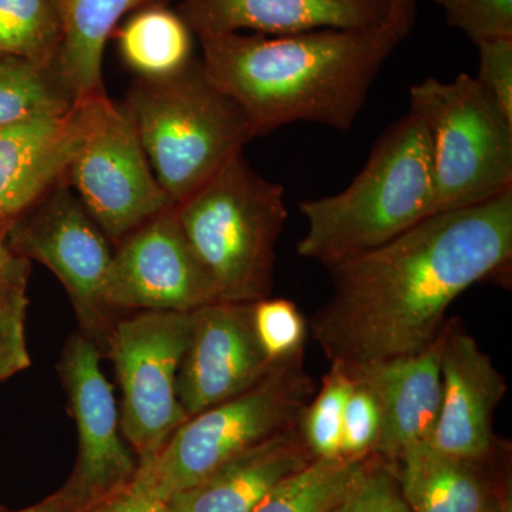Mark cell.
<instances>
[{"instance_id":"obj_1","label":"cell","mask_w":512,"mask_h":512,"mask_svg":"<svg viewBox=\"0 0 512 512\" xmlns=\"http://www.w3.org/2000/svg\"><path fill=\"white\" fill-rule=\"evenodd\" d=\"M512 188L439 212L386 244L329 266L332 293L308 329L330 365L355 367L429 348L447 311L478 282L507 278Z\"/></svg>"},{"instance_id":"obj_2","label":"cell","mask_w":512,"mask_h":512,"mask_svg":"<svg viewBox=\"0 0 512 512\" xmlns=\"http://www.w3.org/2000/svg\"><path fill=\"white\" fill-rule=\"evenodd\" d=\"M198 40L202 69L241 107L256 137L293 123L349 130L402 43L389 25L285 36L221 33Z\"/></svg>"},{"instance_id":"obj_3","label":"cell","mask_w":512,"mask_h":512,"mask_svg":"<svg viewBox=\"0 0 512 512\" xmlns=\"http://www.w3.org/2000/svg\"><path fill=\"white\" fill-rule=\"evenodd\" d=\"M299 210L308 229L296 251L326 268L436 214L430 138L419 117L409 111L390 124L348 188L303 201Z\"/></svg>"},{"instance_id":"obj_4","label":"cell","mask_w":512,"mask_h":512,"mask_svg":"<svg viewBox=\"0 0 512 512\" xmlns=\"http://www.w3.org/2000/svg\"><path fill=\"white\" fill-rule=\"evenodd\" d=\"M218 302L254 303L274 288L276 245L288 220L285 191L245 160H228L175 205Z\"/></svg>"},{"instance_id":"obj_5","label":"cell","mask_w":512,"mask_h":512,"mask_svg":"<svg viewBox=\"0 0 512 512\" xmlns=\"http://www.w3.org/2000/svg\"><path fill=\"white\" fill-rule=\"evenodd\" d=\"M174 205L256 138L241 107L208 79L200 57L164 79H134L120 103Z\"/></svg>"},{"instance_id":"obj_6","label":"cell","mask_w":512,"mask_h":512,"mask_svg":"<svg viewBox=\"0 0 512 512\" xmlns=\"http://www.w3.org/2000/svg\"><path fill=\"white\" fill-rule=\"evenodd\" d=\"M315 392L303 356L278 363L251 389L185 421L136 478L168 501L232 458L298 429Z\"/></svg>"},{"instance_id":"obj_7","label":"cell","mask_w":512,"mask_h":512,"mask_svg":"<svg viewBox=\"0 0 512 512\" xmlns=\"http://www.w3.org/2000/svg\"><path fill=\"white\" fill-rule=\"evenodd\" d=\"M409 94L410 111L429 133L436 214L512 188V119L476 77H426Z\"/></svg>"},{"instance_id":"obj_8","label":"cell","mask_w":512,"mask_h":512,"mask_svg":"<svg viewBox=\"0 0 512 512\" xmlns=\"http://www.w3.org/2000/svg\"><path fill=\"white\" fill-rule=\"evenodd\" d=\"M5 239L13 255L40 262L56 275L72 301L80 333L107 355L117 316L104 298V284L114 252L66 180L10 222Z\"/></svg>"},{"instance_id":"obj_9","label":"cell","mask_w":512,"mask_h":512,"mask_svg":"<svg viewBox=\"0 0 512 512\" xmlns=\"http://www.w3.org/2000/svg\"><path fill=\"white\" fill-rule=\"evenodd\" d=\"M80 101L82 140L64 180L106 237L119 244L174 202L158 183L120 104L107 94Z\"/></svg>"},{"instance_id":"obj_10","label":"cell","mask_w":512,"mask_h":512,"mask_svg":"<svg viewBox=\"0 0 512 512\" xmlns=\"http://www.w3.org/2000/svg\"><path fill=\"white\" fill-rule=\"evenodd\" d=\"M192 312L141 311L117 319L107 356L123 393L120 426L138 466L150 463L188 420L177 376L190 342Z\"/></svg>"},{"instance_id":"obj_11","label":"cell","mask_w":512,"mask_h":512,"mask_svg":"<svg viewBox=\"0 0 512 512\" xmlns=\"http://www.w3.org/2000/svg\"><path fill=\"white\" fill-rule=\"evenodd\" d=\"M113 254L104 298L114 312H194L218 302L174 207L140 225Z\"/></svg>"},{"instance_id":"obj_12","label":"cell","mask_w":512,"mask_h":512,"mask_svg":"<svg viewBox=\"0 0 512 512\" xmlns=\"http://www.w3.org/2000/svg\"><path fill=\"white\" fill-rule=\"evenodd\" d=\"M101 356L96 345L77 332L57 363L79 433V457L64 488L84 510L123 490L138 470L136 453L120 436L119 410L113 387L101 372Z\"/></svg>"},{"instance_id":"obj_13","label":"cell","mask_w":512,"mask_h":512,"mask_svg":"<svg viewBox=\"0 0 512 512\" xmlns=\"http://www.w3.org/2000/svg\"><path fill=\"white\" fill-rule=\"evenodd\" d=\"M274 366L256 338L252 303H210L192 312L178 399L190 419L251 389Z\"/></svg>"},{"instance_id":"obj_14","label":"cell","mask_w":512,"mask_h":512,"mask_svg":"<svg viewBox=\"0 0 512 512\" xmlns=\"http://www.w3.org/2000/svg\"><path fill=\"white\" fill-rule=\"evenodd\" d=\"M440 369L443 392L431 446L463 460H493L501 448L495 410L507 382L460 319H447L441 330Z\"/></svg>"},{"instance_id":"obj_15","label":"cell","mask_w":512,"mask_h":512,"mask_svg":"<svg viewBox=\"0 0 512 512\" xmlns=\"http://www.w3.org/2000/svg\"><path fill=\"white\" fill-rule=\"evenodd\" d=\"M177 13L197 37L241 30L285 36L384 28L390 5L389 0H181Z\"/></svg>"},{"instance_id":"obj_16","label":"cell","mask_w":512,"mask_h":512,"mask_svg":"<svg viewBox=\"0 0 512 512\" xmlns=\"http://www.w3.org/2000/svg\"><path fill=\"white\" fill-rule=\"evenodd\" d=\"M83 104L0 126V225L28 211L66 177L83 134ZM5 232V231H3Z\"/></svg>"},{"instance_id":"obj_17","label":"cell","mask_w":512,"mask_h":512,"mask_svg":"<svg viewBox=\"0 0 512 512\" xmlns=\"http://www.w3.org/2000/svg\"><path fill=\"white\" fill-rule=\"evenodd\" d=\"M345 369L353 380L372 390L379 404L382 429L375 456L394 463L410 447L430 443L443 392L440 336L413 355Z\"/></svg>"},{"instance_id":"obj_18","label":"cell","mask_w":512,"mask_h":512,"mask_svg":"<svg viewBox=\"0 0 512 512\" xmlns=\"http://www.w3.org/2000/svg\"><path fill=\"white\" fill-rule=\"evenodd\" d=\"M298 429L232 458L200 484L168 500L170 512H252L292 474L311 464Z\"/></svg>"},{"instance_id":"obj_19","label":"cell","mask_w":512,"mask_h":512,"mask_svg":"<svg viewBox=\"0 0 512 512\" xmlns=\"http://www.w3.org/2000/svg\"><path fill=\"white\" fill-rule=\"evenodd\" d=\"M493 460L450 457L424 443L410 447L392 464L410 512H483L491 508L504 511L483 471L485 464Z\"/></svg>"},{"instance_id":"obj_20","label":"cell","mask_w":512,"mask_h":512,"mask_svg":"<svg viewBox=\"0 0 512 512\" xmlns=\"http://www.w3.org/2000/svg\"><path fill=\"white\" fill-rule=\"evenodd\" d=\"M63 42L56 69L74 101L103 96V57L107 42L131 13L170 0H57Z\"/></svg>"},{"instance_id":"obj_21","label":"cell","mask_w":512,"mask_h":512,"mask_svg":"<svg viewBox=\"0 0 512 512\" xmlns=\"http://www.w3.org/2000/svg\"><path fill=\"white\" fill-rule=\"evenodd\" d=\"M192 36L177 10L160 5L131 13L113 39L136 79L156 80L181 72L195 59Z\"/></svg>"},{"instance_id":"obj_22","label":"cell","mask_w":512,"mask_h":512,"mask_svg":"<svg viewBox=\"0 0 512 512\" xmlns=\"http://www.w3.org/2000/svg\"><path fill=\"white\" fill-rule=\"evenodd\" d=\"M366 460L367 457L315 458L276 485L252 512H332Z\"/></svg>"},{"instance_id":"obj_23","label":"cell","mask_w":512,"mask_h":512,"mask_svg":"<svg viewBox=\"0 0 512 512\" xmlns=\"http://www.w3.org/2000/svg\"><path fill=\"white\" fill-rule=\"evenodd\" d=\"M62 42L57 0H0V56L53 67Z\"/></svg>"},{"instance_id":"obj_24","label":"cell","mask_w":512,"mask_h":512,"mask_svg":"<svg viewBox=\"0 0 512 512\" xmlns=\"http://www.w3.org/2000/svg\"><path fill=\"white\" fill-rule=\"evenodd\" d=\"M74 103L56 66L0 56V126L35 114L64 113Z\"/></svg>"},{"instance_id":"obj_25","label":"cell","mask_w":512,"mask_h":512,"mask_svg":"<svg viewBox=\"0 0 512 512\" xmlns=\"http://www.w3.org/2000/svg\"><path fill=\"white\" fill-rule=\"evenodd\" d=\"M30 261L13 255L0 265V383L30 366L26 315Z\"/></svg>"},{"instance_id":"obj_26","label":"cell","mask_w":512,"mask_h":512,"mask_svg":"<svg viewBox=\"0 0 512 512\" xmlns=\"http://www.w3.org/2000/svg\"><path fill=\"white\" fill-rule=\"evenodd\" d=\"M353 379L345 367L330 365L306 406L298 431L313 458L342 457V429Z\"/></svg>"},{"instance_id":"obj_27","label":"cell","mask_w":512,"mask_h":512,"mask_svg":"<svg viewBox=\"0 0 512 512\" xmlns=\"http://www.w3.org/2000/svg\"><path fill=\"white\" fill-rule=\"evenodd\" d=\"M256 338L269 362H288L305 353L308 322L289 299L265 298L252 303Z\"/></svg>"},{"instance_id":"obj_28","label":"cell","mask_w":512,"mask_h":512,"mask_svg":"<svg viewBox=\"0 0 512 512\" xmlns=\"http://www.w3.org/2000/svg\"><path fill=\"white\" fill-rule=\"evenodd\" d=\"M332 512H410L400 493L393 464L367 457L359 476Z\"/></svg>"},{"instance_id":"obj_29","label":"cell","mask_w":512,"mask_h":512,"mask_svg":"<svg viewBox=\"0 0 512 512\" xmlns=\"http://www.w3.org/2000/svg\"><path fill=\"white\" fill-rule=\"evenodd\" d=\"M451 28L474 43L512 39V0H433Z\"/></svg>"},{"instance_id":"obj_30","label":"cell","mask_w":512,"mask_h":512,"mask_svg":"<svg viewBox=\"0 0 512 512\" xmlns=\"http://www.w3.org/2000/svg\"><path fill=\"white\" fill-rule=\"evenodd\" d=\"M348 372V370H346ZM382 414L372 390L353 380L342 429V457L366 458L375 453Z\"/></svg>"},{"instance_id":"obj_31","label":"cell","mask_w":512,"mask_h":512,"mask_svg":"<svg viewBox=\"0 0 512 512\" xmlns=\"http://www.w3.org/2000/svg\"><path fill=\"white\" fill-rule=\"evenodd\" d=\"M480 69L477 82L512 119V39H494L477 45Z\"/></svg>"},{"instance_id":"obj_32","label":"cell","mask_w":512,"mask_h":512,"mask_svg":"<svg viewBox=\"0 0 512 512\" xmlns=\"http://www.w3.org/2000/svg\"><path fill=\"white\" fill-rule=\"evenodd\" d=\"M83 512H170V508L168 501L134 477L123 490L90 505Z\"/></svg>"},{"instance_id":"obj_33","label":"cell","mask_w":512,"mask_h":512,"mask_svg":"<svg viewBox=\"0 0 512 512\" xmlns=\"http://www.w3.org/2000/svg\"><path fill=\"white\" fill-rule=\"evenodd\" d=\"M389 5V26L403 42L416 23L417 0H389Z\"/></svg>"},{"instance_id":"obj_34","label":"cell","mask_w":512,"mask_h":512,"mask_svg":"<svg viewBox=\"0 0 512 512\" xmlns=\"http://www.w3.org/2000/svg\"><path fill=\"white\" fill-rule=\"evenodd\" d=\"M84 508L76 498L73 497L66 488L62 487L55 494L39 501L37 504L30 505L28 508L18 511L0 512H83Z\"/></svg>"},{"instance_id":"obj_35","label":"cell","mask_w":512,"mask_h":512,"mask_svg":"<svg viewBox=\"0 0 512 512\" xmlns=\"http://www.w3.org/2000/svg\"><path fill=\"white\" fill-rule=\"evenodd\" d=\"M12 256L13 254L10 252L8 244H6L5 234L0 231V265L5 264Z\"/></svg>"},{"instance_id":"obj_36","label":"cell","mask_w":512,"mask_h":512,"mask_svg":"<svg viewBox=\"0 0 512 512\" xmlns=\"http://www.w3.org/2000/svg\"><path fill=\"white\" fill-rule=\"evenodd\" d=\"M483 512H504L503 510H495V508H491V510H485Z\"/></svg>"}]
</instances>
